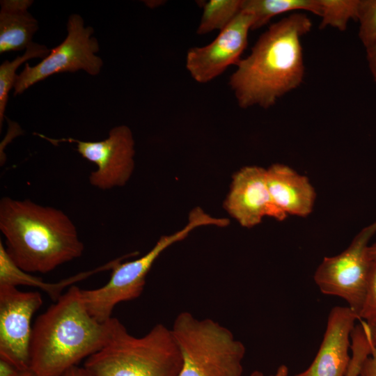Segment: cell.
Listing matches in <instances>:
<instances>
[{
    "instance_id": "obj_1",
    "label": "cell",
    "mask_w": 376,
    "mask_h": 376,
    "mask_svg": "<svg viewBox=\"0 0 376 376\" xmlns=\"http://www.w3.org/2000/svg\"><path fill=\"white\" fill-rule=\"evenodd\" d=\"M311 27L308 17L293 13L272 24L259 37L229 79L241 108L258 105L268 109L301 84L304 75L301 38Z\"/></svg>"
},
{
    "instance_id": "obj_2",
    "label": "cell",
    "mask_w": 376,
    "mask_h": 376,
    "mask_svg": "<svg viewBox=\"0 0 376 376\" xmlns=\"http://www.w3.org/2000/svg\"><path fill=\"white\" fill-rule=\"evenodd\" d=\"M116 318L100 322L88 311L81 289L72 285L33 328L29 369L35 376H61L101 350L110 339Z\"/></svg>"
},
{
    "instance_id": "obj_3",
    "label": "cell",
    "mask_w": 376,
    "mask_h": 376,
    "mask_svg": "<svg viewBox=\"0 0 376 376\" xmlns=\"http://www.w3.org/2000/svg\"><path fill=\"white\" fill-rule=\"evenodd\" d=\"M0 230L10 258L30 274L48 273L81 257L84 251L67 214L30 199L1 198Z\"/></svg>"
},
{
    "instance_id": "obj_4",
    "label": "cell",
    "mask_w": 376,
    "mask_h": 376,
    "mask_svg": "<svg viewBox=\"0 0 376 376\" xmlns=\"http://www.w3.org/2000/svg\"><path fill=\"white\" fill-rule=\"evenodd\" d=\"M182 363L171 328L157 324L136 337L116 318L108 343L83 366L93 376H178Z\"/></svg>"
},
{
    "instance_id": "obj_5",
    "label": "cell",
    "mask_w": 376,
    "mask_h": 376,
    "mask_svg": "<svg viewBox=\"0 0 376 376\" xmlns=\"http://www.w3.org/2000/svg\"><path fill=\"white\" fill-rule=\"evenodd\" d=\"M171 329L182 359L178 376H242L246 348L227 327L183 311Z\"/></svg>"
},
{
    "instance_id": "obj_6",
    "label": "cell",
    "mask_w": 376,
    "mask_h": 376,
    "mask_svg": "<svg viewBox=\"0 0 376 376\" xmlns=\"http://www.w3.org/2000/svg\"><path fill=\"white\" fill-rule=\"evenodd\" d=\"M217 217H214L196 207L189 214L187 224L180 230L162 235L153 247L136 260L125 261L136 256L134 252L122 256L111 269L109 281L103 286L91 290L81 289V296L89 313L100 322H106L111 317L117 304L139 297L146 285V276L159 256L173 244L185 239L198 227L217 226Z\"/></svg>"
},
{
    "instance_id": "obj_7",
    "label": "cell",
    "mask_w": 376,
    "mask_h": 376,
    "mask_svg": "<svg viewBox=\"0 0 376 376\" xmlns=\"http://www.w3.org/2000/svg\"><path fill=\"white\" fill-rule=\"evenodd\" d=\"M375 232L376 221L360 231L342 253L325 257L314 274L322 293L343 299L359 317L372 265L368 242Z\"/></svg>"
},
{
    "instance_id": "obj_8",
    "label": "cell",
    "mask_w": 376,
    "mask_h": 376,
    "mask_svg": "<svg viewBox=\"0 0 376 376\" xmlns=\"http://www.w3.org/2000/svg\"><path fill=\"white\" fill-rule=\"evenodd\" d=\"M67 30L65 40L51 49L41 62L34 66L25 64L13 86L15 96L56 73L78 70H84L90 75L100 73L103 61L95 54L99 51V44L92 36L93 29L85 27L83 18L78 14H72L68 19Z\"/></svg>"
},
{
    "instance_id": "obj_9",
    "label": "cell",
    "mask_w": 376,
    "mask_h": 376,
    "mask_svg": "<svg viewBox=\"0 0 376 376\" xmlns=\"http://www.w3.org/2000/svg\"><path fill=\"white\" fill-rule=\"evenodd\" d=\"M53 143L68 141L77 144V151L97 169L89 175L90 184L100 190L122 187L129 181L134 169V140L127 125L113 127L109 136L99 141H84L72 138L60 140L46 138Z\"/></svg>"
},
{
    "instance_id": "obj_10",
    "label": "cell",
    "mask_w": 376,
    "mask_h": 376,
    "mask_svg": "<svg viewBox=\"0 0 376 376\" xmlns=\"http://www.w3.org/2000/svg\"><path fill=\"white\" fill-rule=\"evenodd\" d=\"M42 304L38 291L0 285V358L21 370L29 369L31 319Z\"/></svg>"
},
{
    "instance_id": "obj_11",
    "label": "cell",
    "mask_w": 376,
    "mask_h": 376,
    "mask_svg": "<svg viewBox=\"0 0 376 376\" xmlns=\"http://www.w3.org/2000/svg\"><path fill=\"white\" fill-rule=\"evenodd\" d=\"M252 23L251 13L242 10L210 44L190 48L186 56V68L191 77L198 83H207L230 65H237L247 45Z\"/></svg>"
},
{
    "instance_id": "obj_12",
    "label": "cell",
    "mask_w": 376,
    "mask_h": 376,
    "mask_svg": "<svg viewBox=\"0 0 376 376\" xmlns=\"http://www.w3.org/2000/svg\"><path fill=\"white\" fill-rule=\"evenodd\" d=\"M224 207L245 228L259 224L265 217L283 221L287 216L272 199L266 169L257 166H244L233 175Z\"/></svg>"
},
{
    "instance_id": "obj_13",
    "label": "cell",
    "mask_w": 376,
    "mask_h": 376,
    "mask_svg": "<svg viewBox=\"0 0 376 376\" xmlns=\"http://www.w3.org/2000/svg\"><path fill=\"white\" fill-rule=\"evenodd\" d=\"M359 320L347 306L332 308L317 354L305 370L295 376H345L351 360V334Z\"/></svg>"
},
{
    "instance_id": "obj_14",
    "label": "cell",
    "mask_w": 376,
    "mask_h": 376,
    "mask_svg": "<svg viewBox=\"0 0 376 376\" xmlns=\"http://www.w3.org/2000/svg\"><path fill=\"white\" fill-rule=\"evenodd\" d=\"M268 188L275 204L286 214H309L315 193L308 178L289 166L275 164L266 169Z\"/></svg>"
},
{
    "instance_id": "obj_15",
    "label": "cell",
    "mask_w": 376,
    "mask_h": 376,
    "mask_svg": "<svg viewBox=\"0 0 376 376\" xmlns=\"http://www.w3.org/2000/svg\"><path fill=\"white\" fill-rule=\"evenodd\" d=\"M0 54L26 49L38 29L36 19L28 11L31 0L0 1Z\"/></svg>"
},
{
    "instance_id": "obj_16",
    "label": "cell",
    "mask_w": 376,
    "mask_h": 376,
    "mask_svg": "<svg viewBox=\"0 0 376 376\" xmlns=\"http://www.w3.org/2000/svg\"><path fill=\"white\" fill-rule=\"evenodd\" d=\"M117 259L108 262L94 269L79 273L76 275L63 279L57 283H45L40 278L21 269L12 260L8 254L2 241H0V285H26L39 288L45 292L54 302L56 301L63 294L68 287L74 285L78 281L102 272L111 269L116 263Z\"/></svg>"
},
{
    "instance_id": "obj_17",
    "label": "cell",
    "mask_w": 376,
    "mask_h": 376,
    "mask_svg": "<svg viewBox=\"0 0 376 376\" xmlns=\"http://www.w3.org/2000/svg\"><path fill=\"white\" fill-rule=\"evenodd\" d=\"M242 10L252 15L251 30L262 27L276 15L292 10H304L320 15L319 0H243Z\"/></svg>"
},
{
    "instance_id": "obj_18",
    "label": "cell",
    "mask_w": 376,
    "mask_h": 376,
    "mask_svg": "<svg viewBox=\"0 0 376 376\" xmlns=\"http://www.w3.org/2000/svg\"><path fill=\"white\" fill-rule=\"evenodd\" d=\"M51 49L45 45L32 42L25 49V52L17 56L12 61H5L0 65V127L5 118V110L8 99V93L13 88L17 75L16 71L26 61L36 58L44 59Z\"/></svg>"
},
{
    "instance_id": "obj_19",
    "label": "cell",
    "mask_w": 376,
    "mask_h": 376,
    "mask_svg": "<svg viewBox=\"0 0 376 376\" xmlns=\"http://www.w3.org/2000/svg\"><path fill=\"white\" fill-rule=\"evenodd\" d=\"M243 0H210L203 5L197 33L200 35L222 30L242 10Z\"/></svg>"
},
{
    "instance_id": "obj_20",
    "label": "cell",
    "mask_w": 376,
    "mask_h": 376,
    "mask_svg": "<svg viewBox=\"0 0 376 376\" xmlns=\"http://www.w3.org/2000/svg\"><path fill=\"white\" fill-rule=\"evenodd\" d=\"M359 0H319L320 28L330 26L343 31L350 19L357 20Z\"/></svg>"
},
{
    "instance_id": "obj_21",
    "label": "cell",
    "mask_w": 376,
    "mask_h": 376,
    "mask_svg": "<svg viewBox=\"0 0 376 376\" xmlns=\"http://www.w3.org/2000/svg\"><path fill=\"white\" fill-rule=\"evenodd\" d=\"M370 350V329L366 324L359 322L351 334V360L345 376H359L361 364Z\"/></svg>"
},
{
    "instance_id": "obj_22",
    "label": "cell",
    "mask_w": 376,
    "mask_h": 376,
    "mask_svg": "<svg viewBox=\"0 0 376 376\" xmlns=\"http://www.w3.org/2000/svg\"><path fill=\"white\" fill-rule=\"evenodd\" d=\"M357 20L359 37L367 48L376 42V0H359Z\"/></svg>"
},
{
    "instance_id": "obj_23",
    "label": "cell",
    "mask_w": 376,
    "mask_h": 376,
    "mask_svg": "<svg viewBox=\"0 0 376 376\" xmlns=\"http://www.w3.org/2000/svg\"><path fill=\"white\" fill-rule=\"evenodd\" d=\"M359 318L370 327L376 328V261L372 262Z\"/></svg>"
},
{
    "instance_id": "obj_24",
    "label": "cell",
    "mask_w": 376,
    "mask_h": 376,
    "mask_svg": "<svg viewBox=\"0 0 376 376\" xmlns=\"http://www.w3.org/2000/svg\"><path fill=\"white\" fill-rule=\"evenodd\" d=\"M370 329L371 350L361 364L359 376H376V328L370 327Z\"/></svg>"
},
{
    "instance_id": "obj_25",
    "label": "cell",
    "mask_w": 376,
    "mask_h": 376,
    "mask_svg": "<svg viewBox=\"0 0 376 376\" xmlns=\"http://www.w3.org/2000/svg\"><path fill=\"white\" fill-rule=\"evenodd\" d=\"M22 371L11 362L0 358V376H19Z\"/></svg>"
},
{
    "instance_id": "obj_26",
    "label": "cell",
    "mask_w": 376,
    "mask_h": 376,
    "mask_svg": "<svg viewBox=\"0 0 376 376\" xmlns=\"http://www.w3.org/2000/svg\"><path fill=\"white\" fill-rule=\"evenodd\" d=\"M366 53L369 68L376 81V42L366 48Z\"/></svg>"
},
{
    "instance_id": "obj_27",
    "label": "cell",
    "mask_w": 376,
    "mask_h": 376,
    "mask_svg": "<svg viewBox=\"0 0 376 376\" xmlns=\"http://www.w3.org/2000/svg\"><path fill=\"white\" fill-rule=\"evenodd\" d=\"M61 376H93L84 366L79 367L76 366Z\"/></svg>"
},
{
    "instance_id": "obj_28",
    "label": "cell",
    "mask_w": 376,
    "mask_h": 376,
    "mask_svg": "<svg viewBox=\"0 0 376 376\" xmlns=\"http://www.w3.org/2000/svg\"><path fill=\"white\" fill-rule=\"evenodd\" d=\"M288 368L285 365L279 366L274 373L269 375H265L263 373L259 370L252 372L250 376H288Z\"/></svg>"
},
{
    "instance_id": "obj_29",
    "label": "cell",
    "mask_w": 376,
    "mask_h": 376,
    "mask_svg": "<svg viewBox=\"0 0 376 376\" xmlns=\"http://www.w3.org/2000/svg\"><path fill=\"white\" fill-rule=\"evenodd\" d=\"M368 252L370 260L376 261V243L369 245Z\"/></svg>"
},
{
    "instance_id": "obj_30",
    "label": "cell",
    "mask_w": 376,
    "mask_h": 376,
    "mask_svg": "<svg viewBox=\"0 0 376 376\" xmlns=\"http://www.w3.org/2000/svg\"><path fill=\"white\" fill-rule=\"evenodd\" d=\"M19 376H35L30 369L22 371Z\"/></svg>"
}]
</instances>
